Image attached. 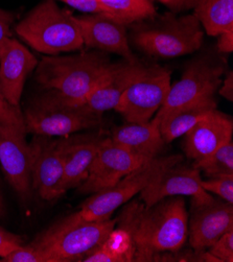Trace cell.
I'll list each match as a JSON object with an SVG mask.
<instances>
[{"instance_id":"obj_16","label":"cell","mask_w":233,"mask_h":262,"mask_svg":"<svg viewBox=\"0 0 233 262\" xmlns=\"http://www.w3.org/2000/svg\"><path fill=\"white\" fill-rule=\"evenodd\" d=\"M84 46L116 54L129 62L138 61L129 45L125 25L103 14L75 17Z\"/></svg>"},{"instance_id":"obj_35","label":"cell","mask_w":233,"mask_h":262,"mask_svg":"<svg viewBox=\"0 0 233 262\" xmlns=\"http://www.w3.org/2000/svg\"><path fill=\"white\" fill-rule=\"evenodd\" d=\"M218 49L224 54H230L233 51V31L224 32L219 35Z\"/></svg>"},{"instance_id":"obj_29","label":"cell","mask_w":233,"mask_h":262,"mask_svg":"<svg viewBox=\"0 0 233 262\" xmlns=\"http://www.w3.org/2000/svg\"><path fill=\"white\" fill-rule=\"evenodd\" d=\"M3 262H43V258L38 251H36L29 244L15 249L2 259Z\"/></svg>"},{"instance_id":"obj_30","label":"cell","mask_w":233,"mask_h":262,"mask_svg":"<svg viewBox=\"0 0 233 262\" xmlns=\"http://www.w3.org/2000/svg\"><path fill=\"white\" fill-rule=\"evenodd\" d=\"M24 245L23 238L18 234L12 233L0 227V258L6 257L15 249Z\"/></svg>"},{"instance_id":"obj_4","label":"cell","mask_w":233,"mask_h":262,"mask_svg":"<svg viewBox=\"0 0 233 262\" xmlns=\"http://www.w3.org/2000/svg\"><path fill=\"white\" fill-rule=\"evenodd\" d=\"M17 35L41 54L58 56L82 49V33L75 17L54 0H44L16 26Z\"/></svg>"},{"instance_id":"obj_2","label":"cell","mask_w":233,"mask_h":262,"mask_svg":"<svg viewBox=\"0 0 233 262\" xmlns=\"http://www.w3.org/2000/svg\"><path fill=\"white\" fill-rule=\"evenodd\" d=\"M111 65L107 52L89 51L58 57H44L36 67V81L46 91L83 103Z\"/></svg>"},{"instance_id":"obj_26","label":"cell","mask_w":233,"mask_h":262,"mask_svg":"<svg viewBox=\"0 0 233 262\" xmlns=\"http://www.w3.org/2000/svg\"><path fill=\"white\" fill-rule=\"evenodd\" d=\"M201 185L205 191L215 193L220 199L233 204V176L202 178Z\"/></svg>"},{"instance_id":"obj_11","label":"cell","mask_w":233,"mask_h":262,"mask_svg":"<svg viewBox=\"0 0 233 262\" xmlns=\"http://www.w3.org/2000/svg\"><path fill=\"white\" fill-rule=\"evenodd\" d=\"M231 229H233V204L213 195L204 200L192 199L187 237L192 249L206 251Z\"/></svg>"},{"instance_id":"obj_10","label":"cell","mask_w":233,"mask_h":262,"mask_svg":"<svg viewBox=\"0 0 233 262\" xmlns=\"http://www.w3.org/2000/svg\"><path fill=\"white\" fill-rule=\"evenodd\" d=\"M30 149L32 188L46 202L58 200L65 194L62 137L34 135Z\"/></svg>"},{"instance_id":"obj_23","label":"cell","mask_w":233,"mask_h":262,"mask_svg":"<svg viewBox=\"0 0 233 262\" xmlns=\"http://www.w3.org/2000/svg\"><path fill=\"white\" fill-rule=\"evenodd\" d=\"M135 248L131 235L116 227L107 238L82 262H133Z\"/></svg>"},{"instance_id":"obj_18","label":"cell","mask_w":233,"mask_h":262,"mask_svg":"<svg viewBox=\"0 0 233 262\" xmlns=\"http://www.w3.org/2000/svg\"><path fill=\"white\" fill-rule=\"evenodd\" d=\"M232 135V117L217 108L205 115L183 135L182 148L187 158L195 161L230 141Z\"/></svg>"},{"instance_id":"obj_25","label":"cell","mask_w":233,"mask_h":262,"mask_svg":"<svg viewBox=\"0 0 233 262\" xmlns=\"http://www.w3.org/2000/svg\"><path fill=\"white\" fill-rule=\"evenodd\" d=\"M206 178L233 176V140L193 163Z\"/></svg>"},{"instance_id":"obj_9","label":"cell","mask_w":233,"mask_h":262,"mask_svg":"<svg viewBox=\"0 0 233 262\" xmlns=\"http://www.w3.org/2000/svg\"><path fill=\"white\" fill-rule=\"evenodd\" d=\"M224 73L225 65L214 57L203 56L192 61L180 80L171 86L164 103L152 120L158 125L171 112L199 99L215 96Z\"/></svg>"},{"instance_id":"obj_37","label":"cell","mask_w":233,"mask_h":262,"mask_svg":"<svg viewBox=\"0 0 233 262\" xmlns=\"http://www.w3.org/2000/svg\"><path fill=\"white\" fill-rule=\"evenodd\" d=\"M151 2H159V0H151Z\"/></svg>"},{"instance_id":"obj_14","label":"cell","mask_w":233,"mask_h":262,"mask_svg":"<svg viewBox=\"0 0 233 262\" xmlns=\"http://www.w3.org/2000/svg\"><path fill=\"white\" fill-rule=\"evenodd\" d=\"M201 171L194 165L188 166L179 162L155 178L141 190L140 200L151 206L158 201L175 195H189L192 199L204 200L211 196L201 185Z\"/></svg>"},{"instance_id":"obj_34","label":"cell","mask_w":233,"mask_h":262,"mask_svg":"<svg viewBox=\"0 0 233 262\" xmlns=\"http://www.w3.org/2000/svg\"><path fill=\"white\" fill-rule=\"evenodd\" d=\"M219 94L229 101H233V72L229 71L225 80L222 81L219 89Z\"/></svg>"},{"instance_id":"obj_31","label":"cell","mask_w":233,"mask_h":262,"mask_svg":"<svg viewBox=\"0 0 233 262\" xmlns=\"http://www.w3.org/2000/svg\"><path fill=\"white\" fill-rule=\"evenodd\" d=\"M62 2L85 13L107 15V9L98 0H62Z\"/></svg>"},{"instance_id":"obj_19","label":"cell","mask_w":233,"mask_h":262,"mask_svg":"<svg viewBox=\"0 0 233 262\" xmlns=\"http://www.w3.org/2000/svg\"><path fill=\"white\" fill-rule=\"evenodd\" d=\"M141 64L139 61L111 63L109 69L90 91L84 104L90 110L103 114L114 110L126 88L136 76Z\"/></svg>"},{"instance_id":"obj_8","label":"cell","mask_w":233,"mask_h":262,"mask_svg":"<svg viewBox=\"0 0 233 262\" xmlns=\"http://www.w3.org/2000/svg\"><path fill=\"white\" fill-rule=\"evenodd\" d=\"M171 86V71L167 68L141 64L114 110L126 122H147L162 107Z\"/></svg>"},{"instance_id":"obj_36","label":"cell","mask_w":233,"mask_h":262,"mask_svg":"<svg viewBox=\"0 0 233 262\" xmlns=\"http://www.w3.org/2000/svg\"><path fill=\"white\" fill-rule=\"evenodd\" d=\"M6 213V208H5V201L3 196V191L2 187H0V217H3Z\"/></svg>"},{"instance_id":"obj_28","label":"cell","mask_w":233,"mask_h":262,"mask_svg":"<svg viewBox=\"0 0 233 262\" xmlns=\"http://www.w3.org/2000/svg\"><path fill=\"white\" fill-rule=\"evenodd\" d=\"M218 262H233V229L222 236L206 250Z\"/></svg>"},{"instance_id":"obj_15","label":"cell","mask_w":233,"mask_h":262,"mask_svg":"<svg viewBox=\"0 0 233 262\" xmlns=\"http://www.w3.org/2000/svg\"><path fill=\"white\" fill-rule=\"evenodd\" d=\"M30 49L13 38L0 47V89L13 106L20 107L24 83L38 65Z\"/></svg>"},{"instance_id":"obj_38","label":"cell","mask_w":233,"mask_h":262,"mask_svg":"<svg viewBox=\"0 0 233 262\" xmlns=\"http://www.w3.org/2000/svg\"><path fill=\"white\" fill-rule=\"evenodd\" d=\"M0 261H2V258H0Z\"/></svg>"},{"instance_id":"obj_24","label":"cell","mask_w":233,"mask_h":262,"mask_svg":"<svg viewBox=\"0 0 233 262\" xmlns=\"http://www.w3.org/2000/svg\"><path fill=\"white\" fill-rule=\"evenodd\" d=\"M107 9V15L111 19L128 25L141 22L156 15L151 0H98Z\"/></svg>"},{"instance_id":"obj_6","label":"cell","mask_w":233,"mask_h":262,"mask_svg":"<svg viewBox=\"0 0 233 262\" xmlns=\"http://www.w3.org/2000/svg\"><path fill=\"white\" fill-rule=\"evenodd\" d=\"M23 117L27 133L49 137H66L97 127L102 120V114L85 104L71 102L46 90L30 103Z\"/></svg>"},{"instance_id":"obj_33","label":"cell","mask_w":233,"mask_h":262,"mask_svg":"<svg viewBox=\"0 0 233 262\" xmlns=\"http://www.w3.org/2000/svg\"><path fill=\"white\" fill-rule=\"evenodd\" d=\"M159 3L168 7L174 13L194 9L198 0H159Z\"/></svg>"},{"instance_id":"obj_13","label":"cell","mask_w":233,"mask_h":262,"mask_svg":"<svg viewBox=\"0 0 233 262\" xmlns=\"http://www.w3.org/2000/svg\"><path fill=\"white\" fill-rule=\"evenodd\" d=\"M20 130L0 123V164L11 187L22 202L32 191L31 149Z\"/></svg>"},{"instance_id":"obj_3","label":"cell","mask_w":233,"mask_h":262,"mask_svg":"<svg viewBox=\"0 0 233 262\" xmlns=\"http://www.w3.org/2000/svg\"><path fill=\"white\" fill-rule=\"evenodd\" d=\"M115 226L116 219L88 222L73 212L42 231L29 245L40 253L43 262L83 261Z\"/></svg>"},{"instance_id":"obj_32","label":"cell","mask_w":233,"mask_h":262,"mask_svg":"<svg viewBox=\"0 0 233 262\" xmlns=\"http://www.w3.org/2000/svg\"><path fill=\"white\" fill-rule=\"evenodd\" d=\"M14 16L12 13L0 9V47L4 42L11 37V25L13 24Z\"/></svg>"},{"instance_id":"obj_22","label":"cell","mask_w":233,"mask_h":262,"mask_svg":"<svg viewBox=\"0 0 233 262\" xmlns=\"http://www.w3.org/2000/svg\"><path fill=\"white\" fill-rule=\"evenodd\" d=\"M194 10L208 36L233 31V0H198Z\"/></svg>"},{"instance_id":"obj_12","label":"cell","mask_w":233,"mask_h":262,"mask_svg":"<svg viewBox=\"0 0 233 262\" xmlns=\"http://www.w3.org/2000/svg\"><path fill=\"white\" fill-rule=\"evenodd\" d=\"M145 161L116 145L110 136L102 140L85 181L77 187L80 193L93 194L106 189Z\"/></svg>"},{"instance_id":"obj_7","label":"cell","mask_w":233,"mask_h":262,"mask_svg":"<svg viewBox=\"0 0 233 262\" xmlns=\"http://www.w3.org/2000/svg\"><path fill=\"white\" fill-rule=\"evenodd\" d=\"M182 161L181 155L158 156L147 160L114 185L91 194L75 213L81 220L88 222L109 220L115 210L140 193L163 170Z\"/></svg>"},{"instance_id":"obj_1","label":"cell","mask_w":233,"mask_h":262,"mask_svg":"<svg viewBox=\"0 0 233 262\" xmlns=\"http://www.w3.org/2000/svg\"><path fill=\"white\" fill-rule=\"evenodd\" d=\"M116 227L131 235L134 261H172L188 237V213L181 195L167 196L151 206L140 199L125 203Z\"/></svg>"},{"instance_id":"obj_5","label":"cell","mask_w":233,"mask_h":262,"mask_svg":"<svg viewBox=\"0 0 233 262\" xmlns=\"http://www.w3.org/2000/svg\"><path fill=\"white\" fill-rule=\"evenodd\" d=\"M204 32L193 15L165 14L158 20L140 23L132 32L134 45L144 54L161 59L186 56L200 49Z\"/></svg>"},{"instance_id":"obj_21","label":"cell","mask_w":233,"mask_h":262,"mask_svg":"<svg viewBox=\"0 0 233 262\" xmlns=\"http://www.w3.org/2000/svg\"><path fill=\"white\" fill-rule=\"evenodd\" d=\"M217 108L215 96H209L171 112L158 122L164 142L168 144L185 135L198 121Z\"/></svg>"},{"instance_id":"obj_20","label":"cell","mask_w":233,"mask_h":262,"mask_svg":"<svg viewBox=\"0 0 233 262\" xmlns=\"http://www.w3.org/2000/svg\"><path fill=\"white\" fill-rule=\"evenodd\" d=\"M110 138L116 145L144 160L160 156L166 145L158 125L152 119L147 122H126L117 126L112 130Z\"/></svg>"},{"instance_id":"obj_17","label":"cell","mask_w":233,"mask_h":262,"mask_svg":"<svg viewBox=\"0 0 233 262\" xmlns=\"http://www.w3.org/2000/svg\"><path fill=\"white\" fill-rule=\"evenodd\" d=\"M106 137L103 130L85 134L75 133L62 137L64 193L70 189L77 188L85 181L98 148Z\"/></svg>"},{"instance_id":"obj_27","label":"cell","mask_w":233,"mask_h":262,"mask_svg":"<svg viewBox=\"0 0 233 262\" xmlns=\"http://www.w3.org/2000/svg\"><path fill=\"white\" fill-rule=\"evenodd\" d=\"M0 123L14 127L24 134H28L24 124L23 113L21 112L20 107L11 104L5 97L2 89H0Z\"/></svg>"}]
</instances>
